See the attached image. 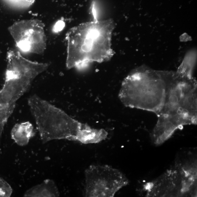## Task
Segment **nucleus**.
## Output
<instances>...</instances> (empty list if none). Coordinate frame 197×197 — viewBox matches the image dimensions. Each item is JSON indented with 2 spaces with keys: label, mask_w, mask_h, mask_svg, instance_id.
Wrapping results in <instances>:
<instances>
[{
  "label": "nucleus",
  "mask_w": 197,
  "mask_h": 197,
  "mask_svg": "<svg viewBox=\"0 0 197 197\" xmlns=\"http://www.w3.org/2000/svg\"><path fill=\"white\" fill-rule=\"evenodd\" d=\"M196 61V52L191 51L188 52L185 55L178 70L175 72L177 75L189 79L194 78L193 71Z\"/></svg>",
  "instance_id": "9d476101"
},
{
  "label": "nucleus",
  "mask_w": 197,
  "mask_h": 197,
  "mask_svg": "<svg viewBox=\"0 0 197 197\" xmlns=\"http://www.w3.org/2000/svg\"><path fill=\"white\" fill-rule=\"evenodd\" d=\"M85 196L113 197L129 182L125 175L108 165H91L85 171Z\"/></svg>",
  "instance_id": "39448f33"
},
{
  "label": "nucleus",
  "mask_w": 197,
  "mask_h": 197,
  "mask_svg": "<svg viewBox=\"0 0 197 197\" xmlns=\"http://www.w3.org/2000/svg\"><path fill=\"white\" fill-rule=\"evenodd\" d=\"M197 169L193 165L180 167L166 173L150 186L149 195L170 196L171 194L182 196L192 190L196 182Z\"/></svg>",
  "instance_id": "423d86ee"
},
{
  "label": "nucleus",
  "mask_w": 197,
  "mask_h": 197,
  "mask_svg": "<svg viewBox=\"0 0 197 197\" xmlns=\"http://www.w3.org/2000/svg\"><path fill=\"white\" fill-rule=\"evenodd\" d=\"M11 6L18 8H29L35 2V0H3Z\"/></svg>",
  "instance_id": "9b49d317"
},
{
  "label": "nucleus",
  "mask_w": 197,
  "mask_h": 197,
  "mask_svg": "<svg viewBox=\"0 0 197 197\" xmlns=\"http://www.w3.org/2000/svg\"><path fill=\"white\" fill-rule=\"evenodd\" d=\"M166 91L165 71L142 66L134 69L123 80L119 97L126 107L147 111L157 115L163 106Z\"/></svg>",
  "instance_id": "20e7f679"
},
{
  "label": "nucleus",
  "mask_w": 197,
  "mask_h": 197,
  "mask_svg": "<svg viewBox=\"0 0 197 197\" xmlns=\"http://www.w3.org/2000/svg\"><path fill=\"white\" fill-rule=\"evenodd\" d=\"M28 103L43 144L66 140L87 144H94L97 140L96 129L72 118L37 95L30 96Z\"/></svg>",
  "instance_id": "7ed1b4c3"
},
{
  "label": "nucleus",
  "mask_w": 197,
  "mask_h": 197,
  "mask_svg": "<svg viewBox=\"0 0 197 197\" xmlns=\"http://www.w3.org/2000/svg\"><path fill=\"white\" fill-rule=\"evenodd\" d=\"M64 24L63 21H59L57 23L56 25L55 26V31L56 32H58L61 30L64 26Z\"/></svg>",
  "instance_id": "ddd939ff"
},
{
  "label": "nucleus",
  "mask_w": 197,
  "mask_h": 197,
  "mask_svg": "<svg viewBox=\"0 0 197 197\" xmlns=\"http://www.w3.org/2000/svg\"><path fill=\"white\" fill-rule=\"evenodd\" d=\"M115 26L112 19L93 20L71 29L66 35L68 69H80L93 62L102 63L114 55L112 35Z\"/></svg>",
  "instance_id": "f03ea898"
},
{
  "label": "nucleus",
  "mask_w": 197,
  "mask_h": 197,
  "mask_svg": "<svg viewBox=\"0 0 197 197\" xmlns=\"http://www.w3.org/2000/svg\"><path fill=\"white\" fill-rule=\"evenodd\" d=\"M35 134L33 126L29 122L15 124L11 133V138L21 147L27 145Z\"/></svg>",
  "instance_id": "1a4fd4ad"
},
{
  "label": "nucleus",
  "mask_w": 197,
  "mask_h": 197,
  "mask_svg": "<svg viewBox=\"0 0 197 197\" xmlns=\"http://www.w3.org/2000/svg\"><path fill=\"white\" fill-rule=\"evenodd\" d=\"M12 191L13 190L10 184L0 177V197H10Z\"/></svg>",
  "instance_id": "f8f14e48"
},
{
  "label": "nucleus",
  "mask_w": 197,
  "mask_h": 197,
  "mask_svg": "<svg viewBox=\"0 0 197 197\" xmlns=\"http://www.w3.org/2000/svg\"><path fill=\"white\" fill-rule=\"evenodd\" d=\"M60 195L54 181L47 179L27 190L24 196L27 197H56Z\"/></svg>",
  "instance_id": "6e6552de"
},
{
  "label": "nucleus",
  "mask_w": 197,
  "mask_h": 197,
  "mask_svg": "<svg viewBox=\"0 0 197 197\" xmlns=\"http://www.w3.org/2000/svg\"><path fill=\"white\" fill-rule=\"evenodd\" d=\"M44 24L37 19L15 23L8 30L17 46L24 53L42 54L46 47Z\"/></svg>",
  "instance_id": "0eeeda50"
},
{
  "label": "nucleus",
  "mask_w": 197,
  "mask_h": 197,
  "mask_svg": "<svg viewBox=\"0 0 197 197\" xmlns=\"http://www.w3.org/2000/svg\"><path fill=\"white\" fill-rule=\"evenodd\" d=\"M166 95L158 120L151 133L155 144L160 145L184 126L196 124L197 83L195 78L180 77L175 72L165 71Z\"/></svg>",
  "instance_id": "f257e3e1"
}]
</instances>
